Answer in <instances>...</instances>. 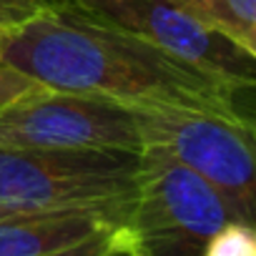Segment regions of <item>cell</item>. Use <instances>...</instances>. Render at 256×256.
<instances>
[{
	"mask_svg": "<svg viewBox=\"0 0 256 256\" xmlns=\"http://www.w3.org/2000/svg\"><path fill=\"white\" fill-rule=\"evenodd\" d=\"M3 63L50 90L98 96L123 106L164 103L241 116L238 88L148 40L58 8L10 30Z\"/></svg>",
	"mask_w": 256,
	"mask_h": 256,
	"instance_id": "obj_1",
	"label": "cell"
},
{
	"mask_svg": "<svg viewBox=\"0 0 256 256\" xmlns=\"http://www.w3.org/2000/svg\"><path fill=\"white\" fill-rule=\"evenodd\" d=\"M141 151L0 146V216L98 208L128 224Z\"/></svg>",
	"mask_w": 256,
	"mask_h": 256,
	"instance_id": "obj_2",
	"label": "cell"
},
{
	"mask_svg": "<svg viewBox=\"0 0 256 256\" xmlns=\"http://www.w3.org/2000/svg\"><path fill=\"white\" fill-rule=\"evenodd\" d=\"M141 136V148L154 146L198 174L228 206L236 221L256 216L254 123L204 108L136 103L128 106Z\"/></svg>",
	"mask_w": 256,
	"mask_h": 256,
	"instance_id": "obj_3",
	"label": "cell"
},
{
	"mask_svg": "<svg viewBox=\"0 0 256 256\" xmlns=\"http://www.w3.org/2000/svg\"><path fill=\"white\" fill-rule=\"evenodd\" d=\"M231 218L198 174L161 148H141L128 228L146 256H204L208 238Z\"/></svg>",
	"mask_w": 256,
	"mask_h": 256,
	"instance_id": "obj_4",
	"label": "cell"
},
{
	"mask_svg": "<svg viewBox=\"0 0 256 256\" xmlns=\"http://www.w3.org/2000/svg\"><path fill=\"white\" fill-rule=\"evenodd\" d=\"M68 8L93 23L138 36L238 90L256 80V53L234 43L178 0H68Z\"/></svg>",
	"mask_w": 256,
	"mask_h": 256,
	"instance_id": "obj_5",
	"label": "cell"
},
{
	"mask_svg": "<svg viewBox=\"0 0 256 256\" xmlns=\"http://www.w3.org/2000/svg\"><path fill=\"white\" fill-rule=\"evenodd\" d=\"M0 146L141 151V136L128 106L43 86L0 108Z\"/></svg>",
	"mask_w": 256,
	"mask_h": 256,
	"instance_id": "obj_6",
	"label": "cell"
},
{
	"mask_svg": "<svg viewBox=\"0 0 256 256\" xmlns=\"http://www.w3.org/2000/svg\"><path fill=\"white\" fill-rule=\"evenodd\" d=\"M126 224L98 208L0 216V256H53Z\"/></svg>",
	"mask_w": 256,
	"mask_h": 256,
	"instance_id": "obj_7",
	"label": "cell"
},
{
	"mask_svg": "<svg viewBox=\"0 0 256 256\" xmlns=\"http://www.w3.org/2000/svg\"><path fill=\"white\" fill-rule=\"evenodd\" d=\"M218 30L256 53V0H218Z\"/></svg>",
	"mask_w": 256,
	"mask_h": 256,
	"instance_id": "obj_8",
	"label": "cell"
},
{
	"mask_svg": "<svg viewBox=\"0 0 256 256\" xmlns=\"http://www.w3.org/2000/svg\"><path fill=\"white\" fill-rule=\"evenodd\" d=\"M204 256H256V234L254 224L226 221L206 244Z\"/></svg>",
	"mask_w": 256,
	"mask_h": 256,
	"instance_id": "obj_9",
	"label": "cell"
},
{
	"mask_svg": "<svg viewBox=\"0 0 256 256\" xmlns=\"http://www.w3.org/2000/svg\"><path fill=\"white\" fill-rule=\"evenodd\" d=\"M66 6L68 0H0V30H16L36 16Z\"/></svg>",
	"mask_w": 256,
	"mask_h": 256,
	"instance_id": "obj_10",
	"label": "cell"
},
{
	"mask_svg": "<svg viewBox=\"0 0 256 256\" xmlns=\"http://www.w3.org/2000/svg\"><path fill=\"white\" fill-rule=\"evenodd\" d=\"M38 88H43L38 80H33L30 76H26L18 68L0 60V108H6L8 103H13V100H18L26 93L38 90Z\"/></svg>",
	"mask_w": 256,
	"mask_h": 256,
	"instance_id": "obj_11",
	"label": "cell"
},
{
	"mask_svg": "<svg viewBox=\"0 0 256 256\" xmlns=\"http://www.w3.org/2000/svg\"><path fill=\"white\" fill-rule=\"evenodd\" d=\"M98 256H146V254L136 244V236L128 228V224H120L110 231V236H108V241H106V246Z\"/></svg>",
	"mask_w": 256,
	"mask_h": 256,
	"instance_id": "obj_12",
	"label": "cell"
},
{
	"mask_svg": "<svg viewBox=\"0 0 256 256\" xmlns=\"http://www.w3.org/2000/svg\"><path fill=\"white\" fill-rule=\"evenodd\" d=\"M178 3L186 6L198 18H204L206 23L218 28V0H178Z\"/></svg>",
	"mask_w": 256,
	"mask_h": 256,
	"instance_id": "obj_13",
	"label": "cell"
},
{
	"mask_svg": "<svg viewBox=\"0 0 256 256\" xmlns=\"http://www.w3.org/2000/svg\"><path fill=\"white\" fill-rule=\"evenodd\" d=\"M108 236H110V231L103 234V236H96V238H90V241H86V244H78V246H73V248H66V251H60V254H53V256H98V254L103 251Z\"/></svg>",
	"mask_w": 256,
	"mask_h": 256,
	"instance_id": "obj_14",
	"label": "cell"
},
{
	"mask_svg": "<svg viewBox=\"0 0 256 256\" xmlns=\"http://www.w3.org/2000/svg\"><path fill=\"white\" fill-rule=\"evenodd\" d=\"M8 36H10V30H0V58H3V48H6Z\"/></svg>",
	"mask_w": 256,
	"mask_h": 256,
	"instance_id": "obj_15",
	"label": "cell"
}]
</instances>
